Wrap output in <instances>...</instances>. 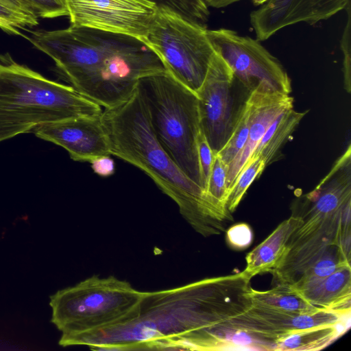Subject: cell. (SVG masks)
<instances>
[{
  "label": "cell",
  "mask_w": 351,
  "mask_h": 351,
  "mask_svg": "<svg viewBox=\"0 0 351 351\" xmlns=\"http://www.w3.org/2000/svg\"><path fill=\"white\" fill-rule=\"evenodd\" d=\"M227 167L217 155H215L208 181L206 194L210 203L222 214L232 217L226 204L228 197L226 185Z\"/></svg>",
  "instance_id": "obj_22"
},
{
  "label": "cell",
  "mask_w": 351,
  "mask_h": 351,
  "mask_svg": "<svg viewBox=\"0 0 351 351\" xmlns=\"http://www.w3.org/2000/svg\"><path fill=\"white\" fill-rule=\"evenodd\" d=\"M141 297L125 280L93 275L50 296L51 322L65 336L97 330L125 320Z\"/></svg>",
  "instance_id": "obj_7"
},
{
  "label": "cell",
  "mask_w": 351,
  "mask_h": 351,
  "mask_svg": "<svg viewBox=\"0 0 351 351\" xmlns=\"http://www.w3.org/2000/svg\"><path fill=\"white\" fill-rule=\"evenodd\" d=\"M197 154L202 187L206 193L215 154L213 153L202 130L197 138Z\"/></svg>",
  "instance_id": "obj_27"
},
{
  "label": "cell",
  "mask_w": 351,
  "mask_h": 351,
  "mask_svg": "<svg viewBox=\"0 0 351 351\" xmlns=\"http://www.w3.org/2000/svg\"><path fill=\"white\" fill-rule=\"evenodd\" d=\"M299 215H292L281 222L276 229L245 257L243 270L250 277L271 272L282 258L287 243L293 232L301 225Z\"/></svg>",
  "instance_id": "obj_17"
},
{
  "label": "cell",
  "mask_w": 351,
  "mask_h": 351,
  "mask_svg": "<svg viewBox=\"0 0 351 351\" xmlns=\"http://www.w3.org/2000/svg\"><path fill=\"white\" fill-rule=\"evenodd\" d=\"M244 271L180 287L142 291L124 321L97 330L64 336L62 347L97 350H236L245 334L243 313L252 305Z\"/></svg>",
  "instance_id": "obj_1"
},
{
  "label": "cell",
  "mask_w": 351,
  "mask_h": 351,
  "mask_svg": "<svg viewBox=\"0 0 351 351\" xmlns=\"http://www.w3.org/2000/svg\"><path fill=\"white\" fill-rule=\"evenodd\" d=\"M25 38L53 60L70 86L104 108L128 99L140 79L165 71L143 40L128 35L71 25Z\"/></svg>",
  "instance_id": "obj_2"
},
{
  "label": "cell",
  "mask_w": 351,
  "mask_h": 351,
  "mask_svg": "<svg viewBox=\"0 0 351 351\" xmlns=\"http://www.w3.org/2000/svg\"><path fill=\"white\" fill-rule=\"evenodd\" d=\"M247 312L270 328L280 338L311 328L350 322L351 318V311H338L325 308L310 313H294L251 305Z\"/></svg>",
  "instance_id": "obj_15"
},
{
  "label": "cell",
  "mask_w": 351,
  "mask_h": 351,
  "mask_svg": "<svg viewBox=\"0 0 351 351\" xmlns=\"http://www.w3.org/2000/svg\"><path fill=\"white\" fill-rule=\"evenodd\" d=\"M350 0H269L250 14L256 40L264 41L280 29L304 22L314 25L346 9Z\"/></svg>",
  "instance_id": "obj_13"
},
{
  "label": "cell",
  "mask_w": 351,
  "mask_h": 351,
  "mask_svg": "<svg viewBox=\"0 0 351 351\" xmlns=\"http://www.w3.org/2000/svg\"><path fill=\"white\" fill-rule=\"evenodd\" d=\"M0 2L21 12L37 16L32 9L21 0H0Z\"/></svg>",
  "instance_id": "obj_31"
},
{
  "label": "cell",
  "mask_w": 351,
  "mask_h": 351,
  "mask_svg": "<svg viewBox=\"0 0 351 351\" xmlns=\"http://www.w3.org/2000/svg\"><path fill=\"white\" fill-rule=\"evenodd\" d=\"M207 35L215 51L249 92L262 84L290 95L291 82L286 70L260 41L226 28L207 29Z\"/></svg>",
  "instance_id": "obj_10"
},
{
  "label": "cell",
  "mask_w": 351,
  "mask_h": 351,
  "mask_svg": "<svg viewBox=\"0 0 351 351\" xmlns=\"http://www.w3.org/2000/svg\"><path fill=\"white\" fill-rule=\"evenodd\" d=\"M269 0H252V3L256 6H260L266 2H267Z\"/></svg>",
  "instance_id": "obj_34"
},
{
  "label": "cell",
  "mask_w": 351,
  "mask_h": 351,
  "mask_svg": "<svg viewBox=\"0 0 351 351\" xmlns=\"http://www.w3.org/2000/svg\"><path fill=\"white\" fill-rule=\"evenodd\" d=\"M93 171L101 177H108L114 173V162L109 156L97 157L90 162Z\"/></svg>",
  "instance_id": "obj_30"
},
{
  "label": "cell",
  "mask_w": 351,
  "mask_h": 351,
  "mask_svg": "<svg viewBox=\"0 0 351 351\" xmlns=\"http://www.w3.org/2000/svg\"><path fill=\"white\" fill-rule=\"evenodd\" d=\"M249 126L250 107L246 101L232 134L224 146L216 154L220 157L226 167L243 149L248 136Z\"/></svg>",
  "instance_id": "obj_23"
},
{
  "label": "cell",
  "mask_w": 351,
  "mask_h": 351,
  "mask_svg": "<svg viewBox=\"0 0 351 351\" xmlns=\"http://www.w3.org/2000/svg\"><path fill=\"white\" fill-rule=\"evenodd\" d=\"M38 19L0 2V28L6 33L24 36L22 30L38 25Z\"/></svg>",
  "instance_id": "obj_25"
},
{
  "label": "cell",
  "mask_w": 351,
  "mask_h": 351,
  "mask_svg": "<svg viewBox=\"0 0 351 351\" xmlns=\"http://www.w3.org/2000/svg\"><path fill=\"white\" fill-rule=\"evenodd\" d=\"M71 25L143 39L157 6L146 0H64Z\"/></svg>",
  "instance_id": "obj_11"
},
{
  "label": "cell",
  "mask_w": 351,
  "mask_h": 351,
  "mask_svg": "<svg viewBox=\"0 0 351 351\" xmlns=\"http://www.w3.org/2000/svg\"><path fill=\"white\" fill-rule=\"evenodd\" d=\"M250 93L215 52L197 93L201 130L215 155L232 134Z\"/></svg>",
  "instance_id": "obj_9"
},
{
  "label": "cell",
  "mask_w": 351,
  "mask_h": 351,
  "mask_svg": "<svg viewBox=\"0 0 351 351\" xmlns=\"http://www.w3.org/2000/svg\"><path fill=\"white\" fill-rule=\"evenodd\" d=\"M306 112H298L293 108L282 112L267 130L245 167L258 158L265 162L266 167L269 165L276 157L282 145L289 139Z\"/></svg>",
  "instance_id": "obj_18"
},
{
  "label": "cell",
  "mask_w": 351,
  "mask_h": 351,
  "mask_svg": "<svg viewBox=\"0 0 351 351\" xmlns=\"http://www.w3.org/2000/svg\"><path fill=\"white\" fill-rule=\"evenodd\" d=\"M101 106L71 86L52 81L10 55L0 56V128H26L101 116Z\"/></svg>",
  "instance_id": "obj_5"
},
{
  "label": "cell",
  "mask_w": 351,
  "mask_h": 351,
  "mask_svg": "<svg viewBox=\"0 0 351 351\" xmlns=\"http://www.w3.org/2000/svg\"><path fill=\"white\" fill-rule=\"evenodd\" d=\"M22 134L23 131L20 128H0V142Z\"/></svg>",
  "instance_id": "obj_32"
},
{
  "label": "cell",
  "mask_w": 351,
  "mask_h": 351,
  "mask_svg": "<svg viewBox=\"0 0 351 351\" xmlns=\"http://www.w3.org/2000/svg\"><path fill=\"white\" fill-rule=\"evenodd\" d=\"M301 225L290 237L285 253L271 271L277 284L293 287L302 274L328 250L341 247L350 256L351 169L335 164L314 191Z\"/></svg>",
  "instance_id": "obj_4"
},
{
  "label": "cell",
  "mask_w": 351,
  "mask_h": 351,
  "mask_svg": "<svg viewBox=\"0 0 351 351\" xmlns=\"http://www.w3.org/2000/svg\"><path fill=\"white\" fill-rule=\"evenodd\" d=\"M32 132L63 147L75 161L90 162L97 157L111 155L101 116L65 119L37 126Z\"/></svg>",
  "instance_id": "obj_12"
},
{
  "label": "cell",
  "mask_w": 351,
  "mask_h": 351,
  "mask_svg": "<svg viewBox=\"0 0 351 351\" xmlns=\"http://www.w3.org/2000/svg\"><path fill=\"white\" fill-rule=\"evenodd\" d=\"M265 167V162L258 158L242 169L228 194L226 206L231 213L236 210L250 184L259 177Z\"/></svg>",
  "instance_id": "obj_24"
},
{
  "label": "cell",
  "mask_w": 351,
  "mask_h": 351,
  "mask_svg": "<svg viewBox=\"0 0 351 351\" xmlns=\"http://www.w3.org/2000/svg\"><path fill=\"white\" fill-rule=\"evenodd\" d=\"M350 327V322L331 326L311 328L288 334L278 339L276 350L278 351H310L322 350L345 334Z\"/></svg>",
  "instance_id": "obj_19"
},
{
  "label": "cell",
  "mask_w": 351,
  "mask_h": 351,
  "mask_svg": "<svg viewBox=\"0 0 351 351\" xmlns=\"http://www.w3.org/2000/svg\"><path fill=\"white\" fill-rule=\"evenodd\" d=\"M136 87L158 141L184 174L203 189L197 154L201 132L197 95L166 71L140 79Z\"/></svg>",
  "instance_id": "obj_6"
},
{
  "label": "cell",
  "mask_w": 351,
  "mask_h": 351,
  "mask_svg": "<svg viewBox=\"0 0 351 351\" xmlns=\"http://www.w3.org/2000/svg\"><path fill=\"white\" fill-rule=\"evenodd\" d=\"M194 25L206 27L210 12L204 0H146Z\"/></svg>",
  "instance_id": "obj_21"
},
{
  "label": "cell",
  "mask_w": 351,
  "mask_h": 351,
  "mask_svg": "<svg viewBox=\"0 0 351 351\" xmlns=\"http://www.w3.org/2000/svg\"><path fill=\"white\" fill-rule=\"evenodd\" d=\"M142 40L158 56L165 71L197 95L215 53L207 28L158 9Z\"/></svg>",
  "instance_id": "obj_8"
},
{
  "label": "cell",
  "mask_w": 351,
  "mask_h": 351,
  "mask_svg": "<svg viewBox=\"0 0 351 351\" xmlns=\"http://www.w3.org/2000/svg\"><path fill=\"white\" fill-rule=\"evenodd\" d=\"M38 18L53 19L68 16L64 0H21Z\"/></svg>",
  "instance_id": "obj_26"
},
{
  "label": "cell",
  "mask_w": 351,
  "mask_h": 351,
  "mask_svg": "<svg viewBox=\"0 0 351 351\" xmlns=\"http://www.w3.org/2000/svg\"><path fill=\"white\" fill-rule=\"evenodd\" d=\"M208 6L215 8L226 7L241 0H204Z\"/></svg>",
  "instance_id": "obj_33"
},
{
  "label": "cell",
  "mask_w": 351,
  "mask_h": 351,
  "mask_svg": "<svg viewBox=\"0 0 351 351\" xmlns=\"http://www.w3.org/2000/svg\"><path fill=\"white\" fill-rule=\"evenodd\" d=\"M298 290L312 304L332 311H351V265L311 282Z\"/></svg>",
  "instance_id": "obj_16"
},
{
  "label": "cell",
  "mask_w": 351,
  "mask_h": 351,
  "mask_svg": "<svg viewBox=\"0 0 351 351\" xmlns=\"http://www.w3.org/2000/svg\"><path fill=\"white\" fill-rule=\"evenodd\" d=\"M250 297L252 305L294 313H310L319 308L309 302L302 294L291 286L282 284L266 291L251 288Z\"/></svg>",
  "instance_id": "obj_20"
},
{
  "label": "cell",
  "mask_w": 351,
  "mask_h": 351,
  "mask_svg": "<svg viewBox=\"0 0 351 351\" xmlns=\"http://www.w3.org/2000/svg\"><path fill=\"white\" fill-rule=\"evenodd\" d=\"M101 121L110 153L146 173L178 205L192 228L204 237L225 231L233 218L220 213L204 189L188 178L158 141L137 87L125 101L104 108Z\"/></svg>",
  "instance_id": "obj_3"
},
{
  "label": "cell",
  "mask_w": 351,
  "mask_h": 351,
  "mask_svg": "<svg viewBox=\"0 0 351 351\" xmlns=\"http://www.w3.org/2000/svg\"><path fill=\"white\" fill-rule=\"evenodd\" d=\"M226 241L230 247L234 250H245L252 243L253 231L245 223H237L226 231Z\"/></svg>",
  "instance_id": "obj_29"
},
{
  "label": "cell",
  "mask_w": 351,
  "mask_h": 351,
  "mask_svg": "<svg viewBox=\"0 0 351 351\" xmlns=\"http://www.w3.org/2000/svg\"><path fill=\"white\" fill-rule=\"evenodd\" d=\"M347 11V22L344 27L341 40V49L343 54V76L344 88L350 93L351 76V10L350 3L346 8Z\"/></svg>",
  "instance_id": "obj_28"
},
{
  "label": "cell",
  "mask_w": 351,
  "mask_h": 351,
  "mask_svg": "<svg viewBox=\"0 0 351 351\" xmlns=\"http://www.w3.org/2000/svg\"><path fill=\"white\" fill-rule=\"evenodd\" d=\"M247 101L250 107L248 136L242 151L227 167L228 194L270 125L293 106V98L289 94L274 91L262 84L251 92Z\"/></svg>",
  "instance_id": "obj_14"
}]
</instances>
